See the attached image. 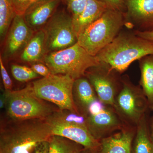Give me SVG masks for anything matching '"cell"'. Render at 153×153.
<instances>
[{"mask_svg":"<svg viewBox=\"0 0 153 153\" xmlns=\"http://www.w3.org/2000/svg\"><path fill=\"white\" fill-rule=\"evenodd\" d=\"M31 68L36 74L43 77H47L52 74L50 69L46 64L41 63H35L32 65Z\"/></svg>","mask_w":153,"mask_h":153,"instance_id":"29","label":"cell"},{"mask_svg":"<svg viewBox=\"0 0 153 153\" xmlns=\"http://www.w3.org/2000/svg\"><path fill=\"white\" fill-rule=\"evenodd\" d=\"M61 0H39L24 14L26 23L34 32L42 30L54 14Z\"/></svg>","mask_w":153,"mask_h":153,"instance_id":"15","label":"cell"},{"mask_svg":"<svg viewBox=\"0 0 153 153\" xmlns=\"http://www.w3.org/2000/svg\"><path fill=\"white\" fill-rule=\"evenodd\" d=\"M140 69V85L147 99L149 107L153 105V55L139 60Z\"/></svg>","mask_w":153,"mask_h":153,"instance_id":"19","label":"cell"},{"mask_svg":"<svg viewBox=\"0 0 153 153\" xmlns=\"http://www.w3.org/2000/svg\"><path fill=\"white\" fill-rule=\"evenodd\" d=\"M136 127L125 125L120 130L102 139L97 153H132Z\"/></svg>","mask_w":153,"mask_h":153,"instance_id":"14","label":"cell"},{"mask_svg":"<svg viewBox=\"0 0 153 153\" xmlns=\"http://www.w3.org/2000/svg\"><path fill=\"white\" fill-rule=\"evenodd\" d=\"M119 74L109 65L102 63L89 68L85 73V76L93 86L98 98L106 105L113 106L121 88L122 77Z\"/></svg>","mask_w":153,"mask_h":153,"instance_id":"10","label":"cell"},{"mask_svg":"<svg viewBox=\"0 0 153 153\" xmlns=\"http://www.w3.org/2000/svg\"><path fill=\"white\" fill-rule=\"evenodd\" d=\"M72 96L77 111L86 117L89 105L98 99L93 86L85 76L74 79Z\"/></svg>","mask_w":153,"mask_h":153,"instance_id":"16","label":"cell"},{"mask_svg":"<svg viewBox=\"0 0 153 153\" xmlns=\"http://www.w3.org/2000/svg\"><path fill=\"white\" fill-rule=\"evenodd\" d=\"M0 69H1V75L5 90L7 91L12 90L13 82L8 73L5 67L4 66L2 58L1 56L0 57Z\"/></svg>","mask_w":153,"mask_h":153,"instance_id":"26","label":"cell"},{"mask_svg":"<svg viewBox=\"0 0 153 153\" xmlns=\"http://www.w3.org/2000/svg\"><path fill=\"white\" fill-rule=\"evenodd\" d=\"M106 105L99 99L92 102L89 105L88 109V115H93L101 112L105 108Z\"/></svg>","mask_w":153,"mask_h":153,"instance_id":"28","label":"cell"},{"mask_svg":"<svg viewBox=\"0 0 153 153\" xmlns=\"http://www.w3.org/2000/svg\"><path fill=\"white\" fill-rule=\"evenodd\" d=\"M11 70L15 79L20 82H27L37 78L38 76L32 68L25 66L12 64Z\"/></svg>","mask_w":153,"mask_h":153,"instance_id":"23","label":"cell"},{"mask_svg":"<svg viewBox=\"0 0 153 153\" xmlns=\"http://www.w3.org/2000/svg\"><path fill=\"white\" fill-rule=\"evenodd\" d=\"M44 61L52 74L67 75L74 79L85 76L89 68L100 63L96 56L78 43L66 49L49 52L44 56Z\"/></svg>","mask_w":153,"mask_h":153,"instance_id":"6","label":"cell"},{"mask_svg":"<svg viewBox=\"0 0 153 153\" xmlns=\"http://www.w3.org/2000/svg\"><path fill=\"white\" fill-rule=\"evenodd\" d=\"M34 32L26 23L24 16L17 15L6 36L4 57L10 58L23 50L34 35Z\"/></svg>","mask_w":153,"mask_h":153,"instance_id":"13","label":"cell"},{"mask_svg":"<svg viewBox=\"0 0 153 153\" xmlns=\"http://www.w3.org/2000/svg\"><path fill=\"white\" fill-rule=\"evenodd\" d=\"M126 23L125 13L108 9L78 36L77 43L95 56L114 40Z\"/></svg>","mask_w":153,"mask_h":153,"instance_id":"4","label":"cell"},{"mask_svg":"<svg viewBox=\"0 0 153 153\" xmlns=\"http://www.w3.org/2000/svg\"><path fill=\"white\" fill-rule=\"evenodd\" d=\"M108 9L104 3L97 0H88L83 12L76 19L72 20L74 32L77 38L86 28L98 20Z\"/></svg>","mask_w":153,"mask_h":153,"instance_id":"17","label":"cell"},{"mask_svg":"<svg viewBox=\"0 0 153 153\" xmlns=\"http://www.w3.org/2000/svg\"><path fill=\"white\" fill-rule=\"evenodd\" d=\"M46 52L45 33L42 29L34 34L23 49L21 58L25 62H36L44 58Z\"/></svg>","mask_w":153,"mask_h":153,"instance_id":"18","label":"cell"},{"mask_svg":"<svg viewBox=\"0 0 153 153\" xmlns=\"http://www.w3.org/2000/svg\"><path fill=\"white\" fill-rule=\"evenodd\" d=\"M149 133L150 137L153 144V116L151 119L149 125Z\"/></svg>","mask_w":153,"mask_h":153,"instance_id":"31","label":"cell"},{"mask_svg":"<svg viewBox=\"0 0 153 153\" xmlns=\"http://www.w3.org/2000/svg\"><path fill=\"white\" fill-rule=\"evenodd\" d=\"M39 0H13L16 13L24 16L32 5Z\"/></svg>","mask_w":153,"mask_h":153,"instance_id":"25","label":"cell"},{"mask_svg":"<svg viewBox=\"0 0 153 153\" xmlns=\"http://www.w3.org/2000/svg\"><path fill=\"white\" fill-rule=\"evenodd\" d=\"M134 33L141 38L153 41V31H140L135 30Z\"/></svg>","mask_w":153,"mask_h":153,"instance_id":"30","label":"cell"},{"mask_svg":"<svg viewBox=\"0 0 153 153\" xmlns=\"http://www.w3.org/2000/svg\"><path fill=\"white\" fill-rule=\"evenodd\" d=\"M132 153H153V144L150 137L146 115L137 126Z\"/></svg>","mask_w":153,"mask_h":153,"instance_id":"20","label":"cell"},{"mask_svg":"<svg viewBox=\"0 0 153 153\" xmlns=\"http://www.w3.org/2000/svg\"><path fill=\"white\" fill-rule=\"evenodd\" d=\"M68 10L71 13L72 20L76 19L83 12L88 0H64Z\"/></svg>","mask_w":153,"mask_h":153,"instance_id":"24","label":"cell"},{"mask_svg":"<svg viewBox=\"0 0 153 153\" xmlns=\"http://www.w3.org/2000/svg\"><path fill=\"white\" fill-rule=\"evenodd\" d=\"M48 153H79L84 147L73 141L57 135L49 139Z\"/></svg>","mask_w":153,"mask_h":153,"instance_id":"22","label":"cell"},{"mask_svg":"<svg viewBox=\"0 0 153 153\" xmlns=\"http://www.w3.org/2000/svg\"><path fill=\"white\" fill-rule=\"evenodd\" d=\"M6 113L10 120L45 119L58 109L38 97L33 84L16 91L5 90Z\"/></svg>","mask_w":153,"mask_h":153,"instance_id":"5","label":"cell"},{"mask_svg":"<svg viewBox=\"0 0 153 153\" xmlns=\"http://www.w3.org/2000/svg\"><path fill=\"white\" fill-rule=\"evenodd\" d=\"M6 104V95L4 91L1 96V99H0V107L1 109H2L4 108L5 107Z\"/></svg>","mask_w":153,"mask_h":153,"instance_id":"32","label":"cell"},{"mask_svg":"<svg viewBox=\"0 0 153 153\" xmlns=\"http://www.w3.org/2000/svg\"><path fill=\"white\" fill-rule=\"evenodd\" d=\"M150 109L152 110L153 111V106H151L149 107Z\"/></svg>","mask_w":153,"mask_h":153,"instance_id":"34","label":"cell"},{"mask_svg":"<svg viewBox=\"0 0 153 153\" xmlns=\"http://www.w3.org/2000/svg\"><path fill=\"white\" fill-rule=\"evenodd\" d=\"M42 29L45 33L46 52L62 50L77 43L72 17L65 11L54 13Z\"/></svg>","mask_w":153,"mask_h":153,"instance_id":"9","label":"cell"},{"mask_svg":"<svg viewBox=\"0 0 153 153\" xmlns=\"http://www.w3.org/2000/svg\"><path fill=\"white\" fill-rule=\"evenodd\" d=\"M52 135L64 137L79 144L91 153H97L100 141L95 139L87 126L86 117L68 110L57 109L45 119Z\"/></svg>","mask_w":153,"mask_h":153,"instance_id":"3","label":"cell"},{"mask_svg":"<svg viewBox=\"0 0 153 153\" xmlns=\"http://www.w3.org/2000/svg\"><path fill=\"white\" fill-rule=\"evenodd\" d=\"M74 81L68 75L52 74L34 81L32 84L39 98L53 103L59 109L79 113L72 96Z\"/></svg>","mask_w":153,"mask_h":153,"instance_id":"8","label":"cell"},{"mask_svg":"<svg viewBox=\"0 0 153 153\" xmlns=\"http://www.w3.org/2000/svg\"><path fill=\"white\" fill-rule=\"evenodd\" d=\"M153 55V41L134 33H120L114 40L97 54L99 62L109 65L121 74L134 61Z\"/></svg>","mask_w":153,"mask_h":153,"instance_id":"2","label":"cell"},{"mask_svg":"<svg viewBox=\"0 0 153 153\" xmlns=\"http://www.w3.org/2000/svg\"><path fill=\"white\" fill-rule=\"evenodd\" d=\"M52 136L45 119L9 120L1 129L0 153H34Z\"/></svg>","mask_w":153,"mask_h":153,"instance_id":"1","label":"cell"},{"mask_svg":"<svg viewBox=\"0 0 153 153\" xmlns=\"http://www.w3.org/2000/svg\"><path fill=\"white\" fill-rule=\"evenodd\" d=\"M125 26L153 31V0H125Z\"/></svg>","mask_w":153,"mask_h":153,"instance_id":"12","label":"cell"},{"mask_svg":"<svg viewBox=\"0 0 153 153\" xmlns=\"http://www.w3.org/2000/svg\"><path fill=\"white\" fill-rule=\"evenodd\" d=\"M79 153H91V152L90 151L88 150L87 149H85V148H84V149H83L82 150V151H81V152H80Z\"/></svg>","mask_w":153,"mask_h":153,"instance_id":"33","label":"cell"},{"mask_svg":"<svg viewBox=\"0 0 153 153\" xmlns=\"http://www.w3.org/2000/svg\"><path fill=\"white\" fill-rule=\"evenodd\" d=\"M13 0H0V37L3 41L16 16Z\"/></svg>","mask_w":153,"mask_h":153,"instance_id":"21","label":"cell"},{"mask_svg":"<svg viewBox=\"0 0 153 153\" xmlns=\"http://www.w3.org/2000/svg\"><path fill=\"white\" fill-rule=\"evenodd\" d=\"M104 3L108 9L125 13L126 10L125 0H97Z\"/></svg>","mask_w":153,"mask_h":153,"instance_id":"27","label":"cell"},{"mask_svg":"<svg viewBox=\"0 0 153 153\" xmlns=\"http://www.w3.org/2000/svg\"><path fill=\"white\" fill-rule=\"evenodd\" d=\"M88 129L95 139L100 141L123 128L126 125L112 106L106 105L101 112L86 117Z\"/></svg>","mask_w":153,"mask_h":153,"instance_id":"11","label":"cell"},{"mask_svg":"<svg viewBox=\"0 0 153 153\" xmlns=\"http://www.w3.org/2000/svg\"><path fill=\"white\" fill-rule=\"evenodd\" d=\"M122 82L112 107L126 125L137 127L146 115L149 104L140 86L134 84L128 76L122 77Z\"/></svg>","mask_w":153,"mask_h":153,"instance_id":"7","label":"cell"}]
</instances>
